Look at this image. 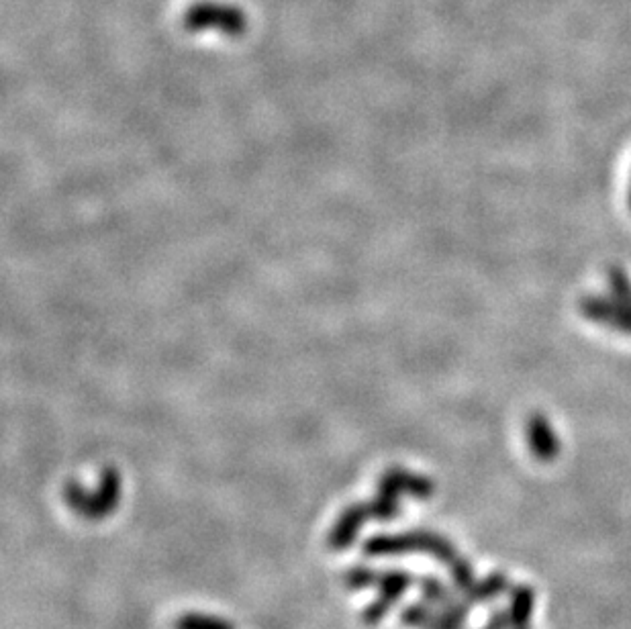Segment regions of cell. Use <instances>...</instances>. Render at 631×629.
<instances>
[{"label": "cell", "mask_w": 631, "mask_h": 629, "mask_svg": "<svg viewBox=\"0 0 631 629\" xmlns=\"http://www.w3.org/2000/svg\"><path fill=\"white\" fill-rule=\"evenodd\" d=\"M378 489L380 491H386V493H393V495H413V497H419V499H425L431 495V482L423 476H417V474H411L403 468H391L386 470L380 480H378Z\"/></svg>", "instance_id": "obj_6"}, {"label": "cell", "mask_w": 631, "mask_h": 629, "mask_svg": "<svg viewBox=\"0 0 631 629\" xmlns=\"http://www.w3.org/2000/svg\"><path fill=\"white\" fill-rule=\"evenodd\" d=\"M172 629H235V625L219 615L190 611L176 617Z\"/></svg>", "instance_id": "obj_7"}, {"label": "cell", "mask_w": 631, "mask_h": 629, "mask_svg": "<svg viewBox=\"0 0 631 629\" xmlns=\"http://www.w3.org/2000/svg\"><path fill=\"white\" fill-rule=\"evenodd\" d=\"M368 511H370V519H378V521L397 519L401 515L399 497L378 489V495L372 501H368Z\"/></svg>", "instance_id": "obj_8"}, {"label": "cell", "mask_w": 631, "mask_h": 629, "mask_svg": "<svg viewBox=\"0 0 631 629\" xmlns=\"http://www.w3.org/2000/svg\"><path fill=\"white\" fill-rule=\"evenodd\" d=\"M411 585V574L405 570H384L378 572L376 587L378 597L362 611V621L366 625H376L388 611L393 609V605L403 597L407 587Z\"/></svg>", "instance_id": "obj_3"}, {"label": "cell", "mask_w": 631, "mask_h": 629, "mask_svg": "<svg viewBox=\"0 0 631 629\" xmlns=\"http://www.w3.org/2000/svg\"><path fill=\"white\" fill-rule=\"evenodd\" d=\"M184 27L188 31L217 29L225 35L237 37L248 29V17L244 15V11L231 5L197 3L184 13Z\"/></svg>", "instance_id": "obj_2"}, {"label": "cell", "mask_w": 631, "mask_h": 629, "mask_svg": "<svg viewBox=\"0 0 631 629\" xmlns=\"http://www.w3.org/2000/svg\"><path fill=\"white\" fill-rule=\"evenodd\" d=\"M376 580H378V570H372L368 566H354L344 574V583L350 591L376 587Z\"/></svg>", "instance_id": "obj_9"}, {"label": "cell", "mask_w": 631, "mask_h": 629, "mask_svg": "<svg viewBox=\"0 0 631 629\" xmlns=\"http://www.w3.org/2000/svg\"><path fill=\"white\" fill-rule=\"evenodd\" d=\"M435 550L440 556H444L442 542H435L425 534H397V536H372L364 542L362 552L368 558H380V556H395L409 550Z\"/></svg>", "instance_id": "obj_4"}, {"label": "cell", "mask_w": 631, "mask_h": 629, "mask_svg": "<svg viewBox=\"0 0 631 629\" xmlns=\"http://www.w3.org/2000/svg\"><path fill=\"white\" fill-rule=\"evenodd\" d=\"M366 519H370V511H368V503H352L348 505L342 513H339L337 521L333 523L331 531H329V548L331 550H348L358 534L360 529L364 527Z\"/></svg>", "instance_id": "obj_5"}, {"label": "cell", "mask_w": 631, "mask_h": 629, "mask_svg": "<svg viewBox=\"0 0 631 629\" xmlns=\"http://www.w3.org/2000/svg\"><path fill=\"white\" fill-rule=\"evenodd\" d=\"M64 499L68 507L84 519H105L121 501V476L117 468H105L101 482L94 493H88L76 480L64 487Z\"/></svg>", "instance_id": "obj_1"}]
</instances>
